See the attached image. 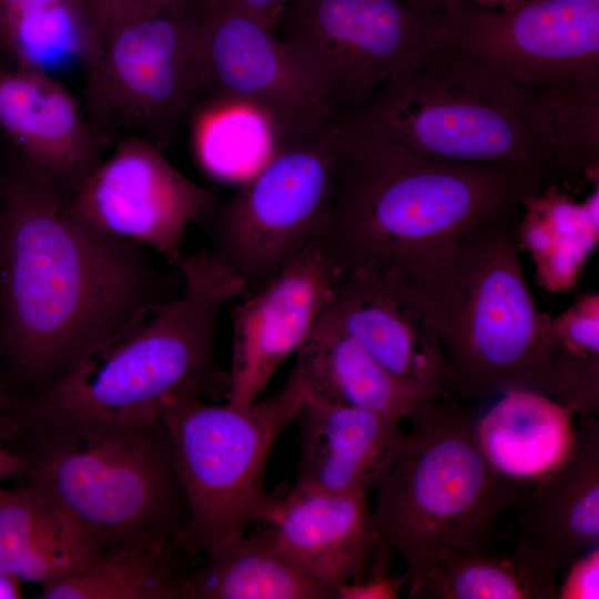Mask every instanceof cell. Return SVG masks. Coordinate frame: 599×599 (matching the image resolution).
<instances>
[{
  "label": "cell",
  "instance_id": "5b68a950",
  "mask_svg": "<svg viewBox=\"0 0 599 599\" xmlns=\"http://www.w3.org/2000/svg\"><path fill=\"white\" fill-rule=\"evenodd\" d=\"M522 206L471 227L418 287L451 377V397L487 399L511 390L551 398L540 312L520 260Z\"/></svg>",
  "mask_w": 599,
  "mask_h": 599
},
{
  "label": "cell",
  "instance_id": "9c48e42d",
  "mask_svg": "<svg viewBox=\"0 0 599 599\" xmlns=\"http://www.w3.org/2000/svg\"><path fill=\"white\" fill-rule=\"evenodd\" d=\"M338 134L277 144L267 161L199 224L209 252L251 295L315 244L329 213Z\"/></svg>",
  "mask_w": 599,
  "mask_h": 599
},
{
  "label": "cell",
  "instance_id": "44dd1931",
  "mask_svg": "<svg viewBox=\"0 0 599 599\" xmlns=\"http://www.w3.org/2000/svg\"><path fill=\"white\" fill-rule=\"evenodd\" d=\"M306 397L408 418L418 404L413 389L383 367L325 312L297 351Z\"/></svg>",
  "mask_w": 599,
  "mask_h": 599
},
{
  "label": "cell",
  "instance_id": "5bb4252c",
  "mask_svg": "<svg viewBox=\"0 0 599 599\" xmlns=\"http://www.w3.org/2000/svg\"><path fill=\"white\" fill-rule=\"evenodd\" d=\"M437 40L541 91L599 73V0H539L510 12L459 3L439 20Z\"/></svg>",
  "mask_w": 599,
  "mask_h": 599
},
{
  "label": "cell",
  "instance_id": "cb8c5ba5",
  "mask_svg": "<svg viewBox=\"0 0 599 599\" xmlns=\"http://www.w3.org/2000/svg\"><path fill=\"white\" fill-rule=\"evenodd\" d=\"M313 578L263 530L224 544L187 575L181 599H331Z\"/></svg>",
  "mask_w": 599,
  "mask_h": 599
},
{
  "label": "cell",
  "instance_id": "4fadbf2b",
  "mask_svg": "<svg viewBox=\"0 0 599 599\" xmlns=\"http://www.w3.org/2000/svg\"><path fill=\"white\" fill-rule=\"evenodd\" d=\"M199 59L200 105L215 100L251 105L268 119L277 144L321 134L334 123L294 53L248 14L206 0Z\"/></svg>",
  "mask_w": 599,
  "mask_h": 599
},
{
  "label": "cell",
  "instance_id": "4316f807",
  "mask_svg": "<svg viewBox=\"0 0 599 599\" xmlns=\"http://www.w3.org/2000/svg\"><path fill=\"white\" fill-rule=\"evenodd\" d=\"M189 559L172 539L139 537L103 548L41 599H181Z\"/></svg>",
  "mask_w": 599,
  "mask_h": 599
},
{
  "label": "cell",
  "instance_id": "52a82bcc",
  "mask_svg": "<svg viewBox=\"0 0 599 599\" xmlns=\"http://www.w3.org/2000/svg\"><path fill=\"white\" fill-rule=\"evenodd\" d=\"M20 477L51 499L98 554L139 537L176 538L189 520L169 432L77 422L28 433L11 447Z\"/></svg>",
  "mask_w": 599,
  "mask_h": 599
},
{
  "label": "cell",
  "instance_id": "f1b7e54d",
  "mask_svg": "<svg viewBox=\"0 0 599 599\" xmlns=\"http://www.w3.org/2000/svg\"><path fill=\"white\" fill-rule=\"evenodd\" d=\"M551 398L575 415L599 413V294H581L545 322Z\"/></svg>",
  "mask_w": 599,
  "mask_h": 599
},
{
  "label": "cell",
  "instance_id": "ffe728a7",
  "mask_svg": "<svg viewBox=\"0 0 599 599\" xmlns=\"http://www.w3.org/2000/svg\"><path fill=\"white\" fill-rule=\"evenodd\" d=\"M532 486L520 500L519 537L561 568L599 546L597 416H579L568 454Z\"/></svg>",
  "mask_w": 599,
  "mask_h": 599
},
{
  "label": "cell",
  "instance_id": "e575fe53",
  "mask_svg": "<svg viewBox=\"0 0 599 599\" xmlns=\"http://www.w3.org/2000/svg\"><path fill=\"white\" fill-rule=\"evenodd\" d=\"M108 34L123 23L143 16L142 0H102Z\"/></svg>",
  "mask_w": 599,
  "mask_h": 599
},
{
  "label": "cell",
  "instance_id": "3957f363",
  "mask_svg": "<svg viewBox=\"0 0 599 599\" xmlns=\"http://www.w3.org/2000/svg\"><path fill=\"white\" fill-rule=\"evenodd\" d=\"M181 293L77 364L26 405L28 433L77 423L146 424L180 402L225 399L216 353L225 304L242 282L206 247L184 255Z\"/></svg>",
  "mask_w": 599,
  "mask_h": 599
},
{
  "label": "cell",
  "instance_id": "2e32d148",
  "mask_svg": "<svg viewBox=\"0 0 599 599\" xmlns=\"http://www.w3.org/2000/svg\"><path fill=\"white\" fill-rule=\"evenodd\" d=\"M337 275L336 265L313 244L264 287L232 306L227 404L254 403L280 366L297 353L324 312Z\"/></svg>",
  "mask_w": 599,
  "mask_h": 599
},
{
  "label": "cell",
  "instance_id": "83f0119b",
  "mask_svg": "<svg viewBox=\"0 0 599 599\" xmlns=\"http://www.w3.org/2000/svg\"><path fill=\"white\" fill-rule=\"evenodd\" d=\"M517 241L520 252L530 255L542 288L572 290L598 246V185L583 203L555 184L545 186L524 203Z\"/></svg>",
  "mask_w": 599,
  "mask_h": 599
},
{
  "label": "cell",
  "instance_id": "30bf717a",
  "mask_svg": "<svg viewBox=\"0 0 599 599\" xmlns=\"http://www.w3.org/2000/svg\"><path fill=\"white\" fill-rule=\"evenodd\" d=\"M206 0L115 27L83 67L87 118L101 136L138 135L165 150L201 102L199 31Z\"/></svg>",
  "mask_w": 599,
  "mask_h": 599
},
{
  "label": "cell",
  "instance_id": "277c9868",
  "mask_svg": "<svg viewBox=\"0 0 599 599\" xmlns=\"http://www.w3.org/2000/svg\"><path fill=\"white\" fill-rule=\"evenodd\" d=\"M335 119L422 155L514 169L556 185L545 95L440 44L369 102Z\"/></svg>",
  "mask_w": 599,
  "mask_h": 599
},
{
  "label": "cell",
  "instance_id": "d4e9b609",
  "mask_svg": "<svg viewBox=\"0 0 599 599\" xmlns=\"http://www.w3.org/2000/svg\"><path fill=\"white\" fill-rule=\"evenodd\" d=\"M106 35L102 0H0V43L19 69L84 67Z\"/></svg>",
  "mask_w": 599,
  "mask_h": 599
},
{
  "label": "cell",
  "instance_id": "9a60e30c",
  "mask_svg": "<svg viewBox=\"0 0 599 599\" xmlns=\"http://www.w3.org/2000/svg\"><path fill=\"white\" fill-rule=\"evenodd\" d=\"M324 312L419 402L451 397L450 372L418 286L389 274L338 271Z\"/></svg>",
  "mask_w": 599,
  "mask_h": 599
},
{
  "label": "cell",
  "instance_id": "e0dca14e",
  "mask_svg": "<svg viewBox=\"0 0 599 599\" xmlns=\"http://www.w3.org/2000/svg\"><path fill=\"white\" fill-rule=\"evenodd\" d=\"M0 129L13 144L17 167L67 204L101 163V136L50 74L0 69Z\"/></svg>",
  "mask_w": 599,
  "mask_h": 599
},
{
  "label": "cell",
  "instance_id": "d6a6232c",
  "mask_svg": "<svg viewBox=\"0 0 599 599\" xmlns=\"http://www.w3.org/2000/svg\"><path fill=\"white\" fill-rule=\"evenodd\" d=\"M26 404L11 392L0 374V440L10 447L28 435Z\"/></svg>",
  "mask_w": 599,
  "mask_h": 599
},
{
  "label": "cell",
  "instance_id": "8992f818",
  "mask_svg": "<svg viewBox=\"0 0 599 599\" xmlns=\"http://www.w3.org/2000/svg\"><path fill=\"white\" fill-rule=\"evenodd\" d=\"M477 417L449 398L418 402L405 451L374 488L378 542L407 564L404 593L440 550L488 551L501 516L534 485L489 464L477 441Z\"/></svg>",
  "mask_w": 599,
  "mask_h": 599
},
{
  "label": "cell",
  "instance_id": "7a4b0ae2",
  "mask_svg": "<svg viewBox=\"0 0 599 599\" xmlns=\"http://www.w3.org/2000/svg\"><path fill=\"white\" fill-rule=\"evenodd\" d=\"M332 204L315 244L339 272L416 286L479 222L520 209L546 184L526 172L440 161L337 121Z\"/></svg>",
  "mask_w": 599,
  "mask_h": 599
},
{
  "label": "cell",
  "instance_id": "d590c367",
  "mask_svg": "<svg viewBox=\"0 0 599 599\" xmlns=\"http://www.w3.org/2000/svg\"><path fill=\"white\" fill-rule=\"evenodd\" d=\"M422 14L439 20L448 11L457 7L456 0H402Z\"/></svg>",
  "mask_w": 599,
  "mask_h": 599
},
{
  "label": "cell",
  "instance_id": "4dcf8cb0",
  "mask_svg": "<svg viewBox=\"0 0 599 599\" xmlns=\"http://www.w3.org/2000/svg\"><path fill=\"white\" fill-rule=\"evenodd\" d=\"M540 92L550 113L556 185L568 192L598 182L599 73Z\"/></svg>",
  "mask_w": 599,
  "mask_h": 599
},
{
  "label": "cell",
  "instance_id": "484cf974",
  "mask_svg": "<svg viewBox=\"0 0 599 599\" xmlns=\"http://www.w3.org/2000/svg\"><path fill=\"white\" fill-rule=\"evenodd\" d=\"M562 568L521 537L509 556L443 549L405 596L413 599H557Z\"/></svg>",
  "mask_w": 599,
  "mask_h": 599
},
{
  "label": "cell",
  "instance_id": "8fae6325",
  "mask_svg": "<svg viewBox=\"0 0 599 599\" xmlns=\"http://www.w3.org/2000/svg\"><path fill=\"white\" fill-rule=\"evenodd\" d=\"M438 23L402 0H294L273 31L335 119L369 102L436 48Z\"/></svg>",
  "mask_w": 599,
  "mask_h": 599
},
{
  "label": "cell",
  "instance_id": "836d02e7",
  "mask_svg": "<svg viewBox=\"0 0 599 599\" xmlns=\"http://www.w3.org/2000/svg\"><path fill=\"white\" fill-rule=\"evenodd\" d=\"M258 20L274 30L284 9L294 0H214Z\"/></svg>",
  "mask_w": 599,
  "mask_h": 599
},
{
  "label": "cell",
  "instance_id": "1f68e13d",
  "mask_svg": "<svg viewBox=\"0 0 599 599\" xmlns=\"http://www.w3.org/2000/svg\"><path fill=\"white\" fill-rule=\"evenodd\" d=\"M599 598V546L589 549L569 565L557 599Z\"/></svg>",
  "mask_w": 599,
  "mask_h": 599
},
{
  "label": "cell",
  "instance_id": "d6986e66",
  "mask_svg": "<svg viewBox=\"0 0 599 599\" xmlns=\"http://www.w3.org/2000/svg\"><path fill=\"white\" fill-rule=\"evenodd\" d=\"M300 426L297 485L332 491H367L405 451L402 419L349 406L305 399Z\"/></svg>",
  "mask_w": 599,
  "mask_h": 599
},
{
  "label": "cell",
  "instance_id": "f546056e",
  "mask_svg": "<svg viewBox=\"0 0 599 599\" xmlns=\"http://www.w3.org/2000/svg\"><path fill=\"white\" fill-rule=\"evenodd\" d=\"M194 120V152L200 166L213 179L242 183L254 174L277 145L268 119L257 109L236 101L201 104Z\"/></svg>",
  "mask_w": 599,
  "mask_h": 599
},
{
  "label": "cell",
  "instance_id": "f35d334b",
  "mask_svg": "<svg viewBox=\"0 0 599 599\" xmlns=\"http://www.w3.org/2000/svg\"><path fill=\"white\" fill-rule=\"evenodd\" d=\"M22 597L20 581L0 573V599H19Z\"/></svg>",
  "mask_w": 599,
  "mask_h": 599
},
{
  "label": "cell",
  "instance_id": "ba28073f",
  "mask_svg": "<svg viewBox=\"0 0 599 599\" xmlns=\"http://www.w3.org/2000/svg\"><path fill=\"white\" fill-rule=\"evenodd\" d=\"M305 396L294 365L277 392L246 407L191 398L161 418L189 507L187 524L176 538L187 559L209 555L255 524L267 494L268 456Z\"/></svg>",
  "mask_w": 599,
  "mask_h": 599
},
{
  "label": "cell",
  "instance_id": "74e56055",
  "mask_svg": "<svg viewBox=\"0 0 599 599\" xmlns=\"http://www.w3.org/2000/svg\"><path fill=\"white\" fill-rule=\"evenodd\" d=\"M187 1L189 0H142L143 16H149L165 9H179Z\"/></svg>",
  "mask_w": 599,
  "mask_h": 599
},
{
  "label": "cell",
  "instance_id": "ac0fdd59",
  "mask_svg": "<svg viewBox=\"0 0 599 599\" xmlns=\"http://www.w3.org/2000/svg\"><path fill=\"white\" fill-rule=\"evenodd\" d=\"M255 524L335 598L361 581L378 544L367 491H332L302 485L267 491Z\"/></svg>",
  "mask_w": 599,
  "mask_h": 599
},
{
  "label": "cell",
  "instance_id": "603a6c76",
  "mask_svg": "<svg viewBox=\"0 0 599 599\" xmlns=\"http://www.w3.org/2000/svg\"><path fill=\"white\" fill-rule=\"evenodd\" d=\"M95 554L62 510L38 488L0 487V573L47 588Z\"/></svg>",
  "mask_w": 599,
  "mask_h": 599
},
{
  "label": "cell",
  "instance_id": "7c38bea8",
  "mask_svg": "<svg viewBox=\"0 0 599 599\" xmlns=\"http://www.w3.org/2000/svg\"><path fill=\"white\" fill-rule=\"evenodd\" d=\"M163 152L145 138L121 135L67 207L89 227L144 245L179 268L186 231L203 221L219 197Z\"/></svg>",
  "mask_w": 599,
  "mask_h": 599
},
{
  "label": "cell",
  "instance_id": "6da1fadb",
  "mask_svg": "<svg viewBox=\"0 0 599 599\" xmlns=\"http://www.w3.org/2000/svg\"><path fill=\"white\" fill-rule=\"evenodd\" d=\"M182 285L153 250L89 227L32 175L1 172L0 363L10 389L14 382L33 399Z\"/></svg>",
  "mask_w": 599,
  "mask_h": 599
},
{
  "label": "cell",
  "instance_id": "8d00e7d4",
  "mask_svg": "<svg viewBox=\"0 0 599 599\" xmlns=\"http://www.w3.org/2000/svg\"><path fill=\"white\" fill-rule=\"evenodd\" d=\"M22 461L19 455L0 440V483L10 477H20Z\"/></svg>",
  "mask_w": 599,
  "mask_h": 599
},
{
  "label": "cell",
  "instance_id": "7402d4cb",
  "mask_svg": "<svg viewBox=\"0 0 599 599\" xmlns=\"http://www.w3.org/2000/svg\"><path fill=\"white\" fill-rule=\"evenodd\" d=\"M477 417L476 437L489 464L514 480L535 484L569 451L575 414L532 390H511Z\"/></svg>",
  "mask_w": 599,
  "mask_h": 599
},
{
  "label": "cell",
  "instance_id": "ab89813d",
  "mask_svg": "<svg viewBox=\"0 0 599 599\" xmlns=\"http://www.w3.org/2000/svg\"><path fill=\"white\" fill-rule=\"evenodd\" d=\"M2 169L0 167V173H1Z\"/></svg>",
  "mask_w": 599,
  "mask_h": 599
}]
</instances>
